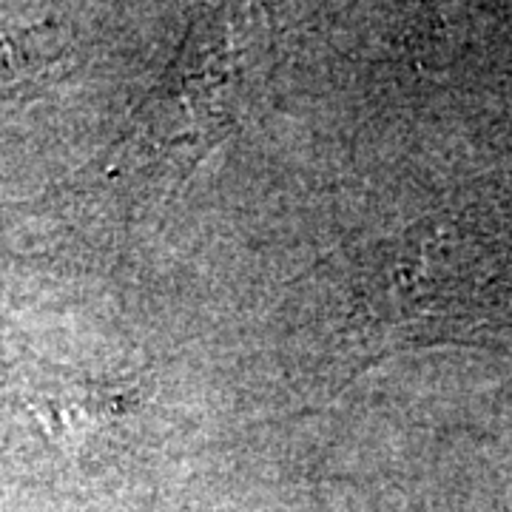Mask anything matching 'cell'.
<instances>
[{
    "label": "cell",
    "mask_w": 512,
    "mask_h": 512,
    "mask_svg": "<svg viewBox=\"0 0 512 512\" xmlns=\"http://www.w3.org/2000/svg\"><path fill=\"white\" fill-rule=\"evenodd\" d=\"M476 256L458 231L416 222L396 237L342 245L313 271L305 328L336 390L399 350L458 339L478 322Z\"/></svg>",
    "instance_id": "cell-1"
}]
</instances>
